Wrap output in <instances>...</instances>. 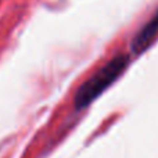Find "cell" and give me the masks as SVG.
<instances>
[{"label": "cell", "mask_w": 158, "mask_h": 158, "mask_svg": "<svg viewBox=\"0 0 158 158\" xmlns=\"http://www.w3.org/2000/svg\"><path fill=\"white\" fill-rule=\"evenodd\" d=\"M129 63H131V57L128 54H118L114 56L103 67H100L94 72V75H92L78 87L74 96L75 110L86 108L96 98L100 97L112 83L118 81V78L122 77Z\"/></svg>", "instance_id": "6da1fadb"}, {"label": "cell", "mask_w": 158, "mask_h": 158, "mask_svg": "<svg viewBox=\"0 0 158 158\" xmlns=\"http://www.w3.org/2000/svg\"><path fill=\"white\" fill-rule=\"evenodd\" d=\"M158 36V10L153 17L143 25V28L135 35L131 42V49L133 54H142L150 47Z\"/></svg>", "instance_id": "7a4b0ae2"}]
</instances>
